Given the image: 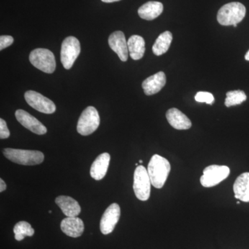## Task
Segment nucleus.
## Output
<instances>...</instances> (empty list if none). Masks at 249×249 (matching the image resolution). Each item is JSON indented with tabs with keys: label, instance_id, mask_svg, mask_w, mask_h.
I'll list each match as a JSON object with an SVG mask.
<instances>
[{
	"label": "nucleus",
	"instance_id": "16",
	"mask_svg": "<svg viewBox=\"0 0 249 249\" xmlns=\"http://www.w3.org/2000/svg\"><path fill=\"white\" fill-rule=\"evenodd\" d=\"M166 119L170 125L176 129H188L192 126L191 121L188 116L177 108H172L167 111Z\"/></svg>",
	"mask_w": 249,
	"mask_h": 249
},
{
	"label": "nucleus",
	"instance_id": "25",
	"mask_svg": "<svg viewBox=\"0 0 249 249\" xmlns=\"http://www.w3.org/2000/svg\"><path fill=\"white\" fill-rule=\"evenodd\" d=\"M14 39L11 36H1L0 37V50L6 49L14 43Z\"/></svg>",
	"mask_w": 249,
	"mask_h": 249
},
{
	"label": "nucleus",
	"instance_id": "11",
	"mask_svg": "<svg viewBox=\"0 0 249 249\" xmlns=\"http://www.w3.org/2000/svg\"><path fill=\"white\" fill-rule=\"evenodd\" d=\"M16 117L19 124L24 126L25 128L29 129L31 132L38 135L47 133V127L27 111L23 109H18L16 111Z\"/></svg>",
	"mask_w": 249,
	"mask_h": 249
},
{
	"label": "nucleus",
	"instance_id": "18",
	"mask_svg": "<svg viewBox=\"0 0 249 249\" xmlns=\"http://www.w3.org/2000/svg\"><path fill=\"white\" fill-rule=\"evenodd\" d=\"M233 191L236 199L249 202V173H242L236 178Z\"/></svg>",
	"mask_w": 249,
	"mask_h": 249
},
{
	"label": "nucleus",
	"instance_id": "1",
	"mask_svg": "<svg viewBox=\"0 0 249 249\" xmlns=\"http://www.w3.org/2000/svg\"><path fill=\"white\" fill-rule=\"evenodd\" d=\"M170 170V162L166 159L159 155L152 156L147 166V173L152 186L159 189L164 186Z\"/></svg>",
	"mask_w": 249,
	"mask_h": 249
},
{
	"label": "nucleus",
	"instance_id": "28",
	"mask_svg": "<svg viewBox=\"0 0 249 249\" xmlns=\"http://www.w3.org/2000/svg\"><path fill=\"white\" fill-rule=\"evenodd\" d=\"M101 1H103V2L106 3H111L115 2V1H121V0H101Z\"/></svg>",
	"mask_w": 249,
	"mask_h": 249
},
{
	"label": "nucleus",
	"instance_id": "21",
	"mask_svg": "<svg viewBox=\"0 0 249 249\" xmlns=\"http://www.w3.org/2000/svg\"><path fill=\"white\" fill-rule=\"evenodd\" d=\"M173 41V34L170 31H165L156 40L153 47H152V52L156 55H163L168 52L170 45Z\"/></svg>",
	"mask_w": 249,
	"mask_h": 249
},
{
	"label": "nucleus",
	"instance_id": "4",
	"mask_svg": "<svg viewBox=\"0 0 249 249\" xmlns=\"http://www.w3.org/2000/svg\"><path fill=\"white\" fill-rule=\"evenodd\" d=\"M29 61L36 68L47 73H53L56 67L55 56L47 49H36L29 55Z\"/></svg>",
	"mask_w": 249,
	"mask_h": 249
},
{
	"label": "nucleus",
	"instance_id": "20",
	"mask_svg": "<svg viewBox=\"0 0 249 249\" xmlns=\"http://www.w3.org/2000/svg\"><path fill=\"white\" fill-rule=\"evenodd\" d=\"M129 54L134 60H138L143 57L145 51V40L142 36L134 35L127 41Z\"/></svg>",
	"mask_w": 249,
	"mask_h": 249
},
{
	"label": "nucleus",
	"instance_id": "30",
	"mask_svg": "<svg viewBox=\"0 0 249 249\" xmlns=\"http://www.w3.org/2000/svg\"><path fill=\"white\" fill-rule=\"evenodd\" d=\"M139 163H142V160H139Z\"/></svg>",
	"mask_w": 249,
	"mask_h": 249
},
{
	"label": "nucleus",
	"instance_id": "12",
	"mask_svg": "<svg viewBox=\"0 0 249 249\" xmlns=\"http://www.w3.org/2000/svg\"><path fill=\"white\" fill-rule=\"evenodd\" d=\"M108 42L110 48L117 54L121 61H127L129 55L128 46L124 33L120 31L112 33L109 36Z\"/></svg>",
	"mask_w": 249,
	"mask_h": 249
},
{
	"label": "nucleus",
	"instance_id": "26",
	"mask_svg": "<svg viewBox=\"0 0 249 249\" xmlns=\"http://www.w3.org/2000/svg\"><path fill=\"white\" fill-rule=\"evenodd\" d=\"M10 137V132L8 129L6 121L3 119H0V138L7 139Z\"/></svg>",
	"mask_w": 249,
	"mask_h": 249
},
{
	"label": "nucleus",
	"instance_id": "8",
	"mask_svg": "<svg viewBox=\"0 0 249 249\" xmlns=\"http://www.w3.org/2000/svg\"><path fill=\"white\" fill-rule=\"evenodd\" d=\"M80 53V44L76 37L70 36L64 40L60 52V60L66 70L71 68Z\"/></svg>",
	"mask_w": 249,
	"mask_h": 249
},
{
	"label": "nucleus",
	"instance_id": "5",
	"mask_svg": "<svg viewBox=\"0 0 249 249\" xmlns=\"http://www.w3.org/2000/svg\"><path fill=\"white\" fill-rule=\"evenodd\" d=\"M151 184L146 168L142 165L137 166L134 174L133 189L139 200L147 201L150 198Z\"/></svg>",
	"mask_w": 249,
	"mask_h": 249
},
{
	"label": "nucleus",
	"instance_id": "17",
	"mask_svg": "<svg viewBox=\"0 0 249 249\" xmlns=\"http://www.w3.org/2000/svg\"><path fill=\"white\" fill-rule=\"evenodd\" d=\"M55 204L67 217H77L81 212L78 201L69 196H59L55 199Z\"/></svg>",
	"mask_w": 249,
	"mask_h": 249
},
{
	"label": "nucleus",
	"instance_id": "19",
	"mask_svg": "<svg viewBox=\"0 0 249 249\" xmlns=\"http://www.w3.org/2000/svg\"><path fill=\"white\" fill-rule=\"evenodd\" d=\"M163 11V4L159 1H150L141 6L138 10L139 16L145 20H152L158 18Z\"/></svg>",
	"mask_w": 249,
	"mask_h": 249
},
{
	"label": "nucleus",
	"instance_id": "13",
	"mask_svg": "<svg viewBox=\"0 0 249 249\" xmlns=\"http://www.w3.org/2000/svg\"><path fill=\"white\" fill-rule=\"evenodd\" d=\"M165 74L163 71H160L144 80L142 83V88L147 96H151L160 91L165 86Z\"/></svg>",
	"mask_w": 249,
	"mask_h": 249
},
{
	"label": "nucleus",
	"instance_id": "27",
	"mask_svg": "<svg viewBox=\"0 0 249 249\" xmlns=\"http://www.w3.org/2000/svg\"><path fill=\"white\" fill-rule=\"evenodd\" d=\"M6 189V183L4 182V181L2 179V178H1V179H0V192L2 193V192H4Z\"/></svg>",
	"mask_w": 249,
	"mask_h": 249
},
{
	"label": "nucleus",
	"instance_id": "10",
	"mask_svg": "<svg viewBox=\"0 0 249 249\" xmlns=\"http://www.w3.org/2000/svg\"><path fill=\"white\" fill-rule=\"evenodd\" d=\"M121 216L120 206L116 203L111 204L106 209L101 218L100 229L104 235H108L114 231Z\"/></svg>",
	"mask_w": 249,
	"mask_h": 249
},
{
	"label": "nucleus",
	"instance_id": "24",
	"mask_svg": "<svg viewBox=\"0 0 249 249\" xmlns=\"http://www.w3.org/2000/svg\"><path fill=\"white\" fill-rule=\"evenodd\" d=\"M196 101L199 103H206L207 104L212 105L214 103V98L213 95L206 91H199L196 95Z\"/></svg>",
	"mask_w": 249,
	"mask_h": 249
},
{
	"label": "nucleus",
	"instance_id": "29",
	"mask_svg": "<svg viewBox=\"0 0 249 249\" xmlns=\"http://www.w3.org/2000/svg\"><path fill=\"white\" fill-rule=\"evenodd\" d=\"M245 59L247 60H249V51L247 52V54L245 55Z\"/></svg>",
	"mask_w": 249,
	"mask_h": 249
},
{
	"label": "nucleus",
	"instance_id": "31",
	"mask_svg": "<svg viewBox=\"0 0 249 249\" xmlns=\"http://www.w3.org/2000/svg\"><path fill=\"white\" fill-rule=\"evenodd\" d=\"M240 201H237V204H240Z\"/></svg>",
	"mask_w": 249,
	"mask_h": 249
},
{
	"label": "nucleus",
	"instance_id": "3",
	"mask_svg": "<svg viewBox=\"0 0 249 249\" xmlns=\"http://www.w3.org/2000/svg\"><path fill=\"white\" fill-rule=\"evenodd\" d=\"M246 15V7L240 2H231L224 5L218 11L217 21L221 25L237 27Z\"/></svg>",
	"mask_w": 249,
	"mask_h": 249
},
{
	"label": "nucleus",
	"instance_id": "23",
	"mask_svg": "<svg viewBox=\"0 0 249 249\" xmlns=\"http://www.w3.org/2000/svg\"><path fill=\"white\" fill-rule=\"evenodd\" d=\"M247 95L242 90L228 91L225 100V106L227 107L237 106L245 102L247 100Z\"/></svg>",
	"mask_w": 249,
	"mask_h": 249
},
{
	"label": "nucleus",
	"instance_id": "14",
	"mask_svg": "<svg viewBox=\"0 0 249 249\" xmlns=\"http://www.w3.org/2000/svg\"><path fill=\"white\" fill-rule=\"evenodd\" d=\"M62 231L71 237H78L84 232L85 226L83 220L77 217H67L60 224Z\"/></svg>",
	"mask_w": 249,
	"mask_h": 249
},
{
	"label": "nucleus",
	"instance_id": "2",
	"mask_svg": "<svg viewBox=\"0 0 249 249\" xmlns=\"http://www.w3.org/2000/svg\"><path fill=\"white\" fill-rule=\"evenodd\" d=\"M3 154L11 161L23 165L40 164L45 160L44 154L37 150L5 148L3 150Z\"/></svg>",
	"mask_w": 249,
	"mask_h": 249
},
{
	"label": "nucleus",
	"instance_id": "7",
	"mask_svg": "<svg viewBox=\"0 0 249 249\" xmlns=\"http://www.w3.org/2000/svg\"><path fill=\"white\" fill-rule=\"evenodd\" d=\"M230 168L227 165H211L206 167L200 178L201 184L205 188L217 186L230 175Z\"/></svg>",
	"mask_w": 249,
	"mask_h": 249
},
{
	"label": "nucleus",
	"instance_id": "9",
	"mask_svg": "<svg viewBox=\"0 0 249 249\" xmlns=\"http://www.w3.org/2000/svg\"><path fill=\"white\" fill-rule=\"evenodd\" d=\"M24 98L31 107L44 114H53L56 109L53 101L35 91H27L24 93Z\"/></svg>",
	"mask_w": 249,
	"mask_h": 249
},
{
	"label": "nucleus",
	"instance_id": "15",
	"mask_svg": "<svg viewBox=\"0 0 249 249\" xmlns=\"http://www.w3.org/2000/svg\"><path fill=\"white\" fill-rule=\"evenodd\" d=\"M110 161V155L107 152L101 154L95 160L90 169V175L95 180L102 179L107 174Z\"/></svg>",
	"mask_w": 249,
	"mask_h": 249
},
{
	"label": "nucleus",
	"instance_id": "22",
	"mask_svg": "<svg viewBox=\"0 0 249 249\" xmlns=\"http://www.w3.org/2000/svg\"><path fill=\"white\" fill-rule=\"evenodd\" d=\"M14 232L15 238L18 241H22L25 237H31L34 235L35 231L31 227V224L24 221H21L16 224L14 227Z\"/></svg>",
	"mask_w": 249,
	"mask_h": 249
},
{
	"label": "nucleus",
	"instance_id": "6",
	"mask_svg": "<svg viewBox=\"0 0 249 249\" xmlns=\"http://www.w3.org/2000/svg\"><path fill=\"white\" fill-rule=\"evenodd\" d=\"M100 121L97 109L92 106H89L83 111L78 119L77 131L81 135H89L98 129Z\"/></svg>",
	"mask_w": 249,
	"mask_h": 249
}]
</instances>
